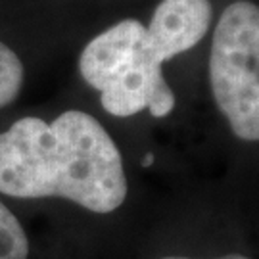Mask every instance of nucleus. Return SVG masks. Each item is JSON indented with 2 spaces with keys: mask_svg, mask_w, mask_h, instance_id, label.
I'll return each instance as SVG.
<instances>
[{
  "mask_svg": "<svg viewBox=\"0 0 259 259\" xmlns=\"http://www.w3.org/2000/svg\"><path fill=\"white\" fill-rule=\"evenodd\" d=\"M23 64L19 56L0 40V110L18 98L23 87Z\"/></svg>",
  "mask_w": 259,
  "mask_h": 259,
  "instance_id": "6",
  "label": "nucleus"
},
{
  "mask_svg": "<svg viewBox=\"0 0 259 259\" xmlns=\"http://www.w3.org/2000/svg\"><path fill=\"white\" fill-rule=\"evenodd\" d=\"M29 238L19 219L0 202V259H27Z\"/></svg>",
  "mask_w": 259,
  "mask_h": 259,
  "instance_id": "5",
  "label": "nucleus"
},
{
  "mask_svg": "<svg viewBox=\"0 0 259 259\" xmlns=\"http://www.w3.org/2000/svg\"><path fill=\"white\" fill-rule=\"evenodd\" d=\"M211 19V0H161L146 27L152 52L161 64L185 54L207 35Z\"/></svg>",
  "mask_w": 259,
  "mask_h": 259,
  "instance_id": "4",
  "label": "nucleus"
},
{
  "mask_svg": "<svg viewBox=\"0 0 259 259\" xmlns=\"http://www.w3.org/2000/svg\"><path fill=\"white\" fill-rule=\"evenodd\" d=\"M152 161H154V156H152V154H146V157H144V161H142V165L148 167V165H152Z\"/></svg>",
  "mask_w": 259,
  "mask_h": 259,
  "instance_id": "8",
  "label": "nucleus"
},
{
  "mask_svg": "<svg viewBox=\"0 0 259 259\" xmlns=\"http://www.w3.org/2000/svg\"><path fill=\"white\" fill-rule=\"evenodd\" d=\"M79 73L100 93V104L115 117H131L148 110L165 117L175 108V93L163 75V64L152 52L146 25L121 19L83 48Z\"/></svg>",
  "mask_w": 259,
  "mask_h": 259,
  "instance_id": "2",
  "label": "nucleus"
},
{
  "mask_svg": "<svg viewBox=\"0 0 259 259\" xmlns=\"http://www.w3.org/2000/svg\"><path fill=\"white\" fill-rule=\"evenodd\" d=\"M129 185L117 144L91 113L56 119L21 117L0 133V194L19 200L62 198L93 213H111Z\"/></svg>",
  "mask_w": 259,
  "mask_h": 259,
  "instance_id": "1",
  "label": "nucleus"
},
{
  "mask_svg": "<svg viewBox=\"0 0 259 259\" xmlns=\"http://www.w3.org/2000/svg\"><path fill=\"white\" fill-rule=\"evenodd\" d=\"M209 87L234 137L259 142V4L223 10L209 48Z\"/></svg>",
  "mask_w": 259,
  "mask_h": 259,
  "instance_id": "3",
  "label": "nucleus"
},
{
  "mask_svg": "<svg viewBox=\"0 0 259 259\" xmlns=\"http://www.w3.org/2000/svg\"><path fill=\"white\" fill-rule=\"evenodd\" d=\"M161 259H196V257H185V255H167V257ZM211 259H250L242 253H227V255H219V257H211Z\"/></svg>",
  "mask_w": 259,
  "mask_h": 259,
  "instance_id": "7",
  "label": "nucleus"
}]
</instances>
